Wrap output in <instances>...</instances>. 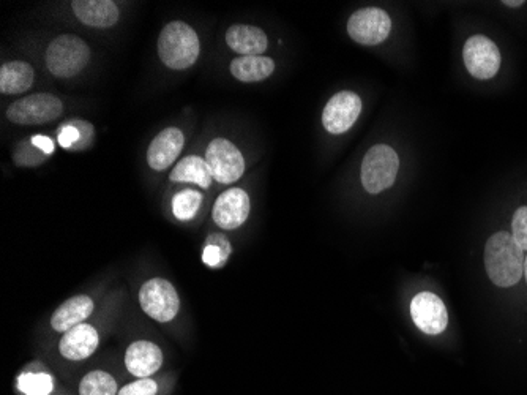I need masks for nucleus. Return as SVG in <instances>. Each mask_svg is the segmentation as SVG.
<instances>
[{
	"label": "nucleus",
	"instance_id": "9d476101",
	"mask_svg": "<svg viewBox=\"0 0 527 395\" xmlns=\"http://www.w3.org/2000/svg\"><path fill=\"white\" fill-rule=\"evenodd\" d=\"M362 98L354 92L343 91L333 95L322 111V125L332 135L351 130L362 113Z\"/></svg>",
	"mask_w": 527,
	"mask_h": 395
},
{
	"label": "nucleus",
	"instance_id": "7ed1b4c3",
	"mask_svg": "<svg viewBox=\"0 0 527 395\" xmlns=\"http://www.w3.org/2000/svg\"><path fill=\"white\" fill-rule=\"evenodd\" d=\"M89 61V45L78 35H59L46 49V67L57 78L79 75Z\"/></svg>",
	"mask_w": 527,
	"mask_h": 395
},
{
	"label": "nucleus",
	"instance_id": "6e6552de",
	"mask_svg": "<svg viewBox=\"0 0 527 395\" xmlns=\"http://www.w3.org/2000/svg\"><path fill=\"white\" fill-rule=\"evenodd\" d=\"M206 162L215 181L232 184L239 181L245 173V160L231 141L217 138L207 147Z\"/></svg>",
	"mask_w": 527,
	"mask_h": 395
},
{
	"label": "nucleus",
	"instance_id": "cd10ccee",
	"mask_svg": "<svg viewBox=\"0 0 527 395\" xmlns=\"http://www.w3.org/2000/svg\"><path fill=\"white\" fill-rule=\"evenodd\" d=\"M512 236L516 244L527 252V206L520 207L513 215Z\"/></svg>",
	"mask_w": 527,
	"mask_h": 395
},
{
	"label": "nucleus",
	"instance_id": "2eb2a0df",
	"mask_svg": "<svg viewBox=\"0 0 527 395\" xmlns=\"http://www.w3.org/2000/svg\"><path fill=\"white\" fill-rule=\"evenodd\" d=\"M163 365L160 347L147 340L131 343L125 353V367L136 378H149Z\"/></svg>",
	"mask_w": 527,
	"mask_h": 395
},
{
	"label": "nucleus",
	"instance_id": "b1692460",
	"mask_svg": "<svg viewBox=\"0 0 527 395\" xmlns=\"http://www.w3.org/2000/svg\"><path fill=\"white\" fill-rule=\"evenodd\" d=\"M202 195L198 190H182L172 198V214L180 222H188L201 209Z\"/></svg>",
	"mask_w": 527,
	"mask_h": 395
},
{
	"label": "nucleus",
	"instance_id": "f03ea898",
	"mask_svg": "<svg viewBox=\"0 0 527 395\" xmlns=\"http://www.w3.org/2000/svg\"><path fill=\"white\" fill-rule=\"evenodd\" d=\"M201 53V43L193 27L184 21H172L158 37V56L172 70H187L195 65Z\"/></svg>",
	"mask_w": 527,
	"mask_h": 395
},
{
	"label": "nucleus",
	"instance_id": "f3484780",
	"mask_svg": "<svg viewBox=\"0 0 527 395\" xmlns=\"http://www.w3.org/2000/svg\"><path fill=\"white\" fill-rule=\"evenodd\" d=\"M226 43L232 51L242 56H261L266 53L269 40L266 32L259 27L236 24L226 32Z\"/></svg>",
	"mask_w": 527,
	"mask_h": 395
},
{
	"label": "nucleus",
	"instance_id": "2f4dec72",
	"mask_svg": "<svg viewBox=\"0 0 527 395\" xmlns=\"http://www.w3.org/2000/svg\"><path fill=\"white\" fill-rule=\"evenodd\" d=\"M524 279H526V283H527V256L526 258H524Z\"/></svg>",
	"mask_w": 527,
	"mask_h": 395
},
{
	"label": "nucleus",
	"instance_id": "c85d7f7f",
	"mask_svg": "<svg viewBox=\"0 0 527 395\" xmlns=\"http://www.w3.org/2000/svg\"><path fill=\"white\" fill-rule=\"evenodd\" d=\"M158 386L150 378H139L138 381L127 384L125 388L120 389L117 395H157Z\"/></svg>",
	"mask_w": 527,
	"mask_h": 395
},
{
	"label": "nucleus",
	"instance_id": "bb28decb",
	"mask_svg": "<svg viewBox=\"0 0 527 395\" xmlns=\"http://www.w3.org/2000/svg\"><path fill=\"white\" fill-rule=\"evenodd\" d=\"M48 155L43 154L32 140L19 141L13 152V160L16 165L23 166V168H34V166L42 165L48 160Z\"/></svg>",
	"mask_w": 527,
	"mask_h": 395
},
{
	"label": "nucleus",
	"instance_id": "0eeeda50",
	"mask_svg": "<svg viewBox=\"0 0 527 395\" xmlns=\"http://www.w3.org/2000/svg\"><path fill=\"white\" fill-rule=\"evenodd\" d=\"M392 31V19L382 8H360L348 21V34L363 46L381 45Z\"/></svg>",
	"mask_w": 527,
	"mask_h": 395
},
{
	"label": "nucleus",
	"instance_id": "5701e85b",
	"mask_svg": "<svg viewBox=\"0 0 527 395\" xmlns=\"http://www.w3.org/2000/svg\"><path fill=\"white\" fill-rule=\"evenodd\" d=\"M117 383L109 373L94 370L79 384V395H117Z\"/></svg>",
	"mask_w": 527,
	"mask_h": 395
},
{
	"label": "nucleus",
	"instance_id": "6ab92c4d",
	"mask_svg": "<svg viewBox=\"0 0 527 395\" xmlns=\"http://www.w3.org/2000/svg\"><path fill=\"white\" fill-rule=\"evenodd\" d=\"M57 141H59L60 147H64L67 151H87V149L94 146V125L90 124L86 119H79V117L68 119L64 124L60 125Z\"/></svg>",
	"mask_w": 527,
	"mask_h": 395
},
{
	"label": "nucleus",
	"instance_id": "412c9836",
	"mask_svg": "<svg viewBox=\"0 0 527 395\" xmlns=\"http://www.w3.org/2000/svg\"><path fill=\"white\" fill-rule=\"evenodd\" d=\"M171 182H180V184H195L201 189H209L214 181V176L210 173L209 165L206 158L190 155L180 160L176 168L169 174Z\"/></svg>",
	"mask_w": 527,
	"mask_h": 395
},
{
	"label": "nucleus",
	"instance_id": "c756f323",
	"mask_svg": "<svg viewBox=\"0 0 527 395\" xmlns=\"http://www.w3.org/2000/svg\"><path fill=\"white\" fill-rule=\"evenodd\" d=\"M32 140V143L35 144V146L40 149V151L43 152V154L51 155L54 152V141L49 138V136H43V135H35L30 138Z\"/></svg>",
	"mask_w": 527,
	"mask_h": 395
},
{
	"label": "nucleus",
	"instance_id": "f257e3e1",
	"mask_svg": "<svg viewBox=\"0 0 527 395\" xmlns=\"http://www.w3.org/2000/svg\"><path fill=\"white\" fill-rule=\"evenodd\" d=\"M524 258V250L510 233L499 231L486 242V274L496 286L510 288L520 282L524 274Z\"/></svg>",
	"mask_w": 527,
	"mask_h": 395
},
{
	"label": "nucleus",
	"instance_id": "423d86ee",
	"mask_svg": "<svg viewBox=\"0 0 527 395\" xmlns=\"http://www.w3.org/2000/svg\"><path fill=\"white\" fill-rule=\"evenodd\" d=\"M139 304L146 315L160 323H169L176 318L180 309L179 294L171 282L152 279L139 290Z\"/></svg>",
	"mask_w": 527,
	"mask_h": 395
},
{
	"label": "nucleus",
	"instance_id": "20e7f679",
	"mask_svg": "<svg viewBox=\"0 0 527 395\" xmlns=\"http://www.w3.org/2000/svg\"><path fill=\"white\" fill-rule=\"evenodd\" d=\"M400 170V157L387 144L371 147L362 162L363 189L371 195H378L390 189Z\"/></svg>",
	"mask_w": 527,
	"mask_h": 395
},
{
	"label": "nucleus",
	"instance_id": "9b49d317",
	"mask_svg": "<svg viewBox=\"0 0 527 395\" xmlns=\"http://www.w3.org/2000/svg\"><path fill=\"white\" fill-rule=\"evenodd\" d=\"M411 316L415 326L427 335H439L449 326V313L436 294L419 293L411 302Z\"/></svg>",
	"mask_w": 527,
	"mask_h": 395
},
{
	"label": "nucleus",
	"instance_id": "ddd939ff",
	"mask_svg": "<svg viewBox=\"0 0 527 395\" xmlns=\"http://www.w3.org/2000/svg\"><path fill=\"white\" fill-rule=\"evenodd\" d=\"M185 136L179 128H165L155 136L147 149V163L154 171L168 170L184 149Z\"/></svg>",
	"mask_w": 527,
	"mask_h": 395
},
{
	"label": "nucleus",
	"instance_id": "4be33fe9",
	"mask_svg": "<svg viewBox=\"0 0 527 395\" xmlns=\"http://www.w3.org/2000/svg\"><path fill=\"white\" fill-rule=\"evenodd\" d=\"M275 72V62L266 56H240L231 62V73L240 83H259Z\"/></svg>",
	"mask_w": 527,
	"mask_h": 395
},
{
	"label": "nucleus",
	"instance_id": "a878e982",
	"mask_svg": "<svg viewBox=\"0 0 527 395\" xmlns=\"http://www.w3.org/2000/svg\"><path fill=\"white\" fill-rule=\"evenodd\" d=\"M19 391L26 395H49L53 392V378L45 372H26L19 375Z\"/></svg>",
	"mask_w": 527,
	"mask_h": 395
},
{
	"label": "nucleus",
	"instance_id": "f8f14e48",
	"mask_svg": "<svg viewBox=\"0 0 527 395\" xmlns=\"http://www.w3.org/2000/svg\"><path fill=\"white\" fill-rule=\"evenodd\" d=\"M250 211V196L245 190L236 187L218 196L212 217L221 230L231 231L247 222Z\"/></svg>",
	"mask_w": 527,
	"mask_h": 395
},
{
	"label": "nucleus",
	"instance_id": "393cba45",
	"mask_svg": "<svg viewBox=\"0 0 527 395\" xmlns=\"http://www.w3.org/2000/svg\"><path fill=\"white\" fill-rule=\"evenodd\" d=\"M231 255V244L228 239L221 234H214L207 239L206 249L202 253V261L209 268L220 269L225 266Z\"/></svg>",
	"mask_w": 527,
	"mask_h": 395
},
{
	"label": "nucleus",
	"instance_id": "a211bd4d",
	"mask_svg": "<svg viewBox=\"0 0 527 395\" xmlns=\"http://www.w3.org/2000/svg\"><path fill=\"white\" fill-rule=\"evenodd\" d=\"M92 312H94V301L89 296H84V294L73 296L72 299H68L60 305L59 309L51 316V326H53L54 331L65 334L70 329L83 324V321H86Z\"/></svg>",
	"mask_w": 527,
	"mask_h": 395
},
{
	"label": "nucleus",
	"instance_id": "39448f33",
	"mask_svg": "<svg viewBox=\"0 0 527 395\" xmlns=\"http://www.w3.org/2000/svg\"><path fill=\"white\" fill-rule=\"evenodd\" d=\"M64 113V105L51 94H34L12 103L7 110L8 121L18 125H43L56 121Z\"/></svg>",
	"mask_w": 527,
	"mask_h": 395
},
{
	"label": "nucleus",
	"instance_id": "dca6fc26",
	"mask_svg": "<svg viewBox=\"0 0 527 395\" xmlns=\"http://www.w3.org/2000/svg\"><path fill=\"white\" fill-rule=\"evenodd\" d=\"M72 8L86 26L108 29L119 21V8L111 0H75Z\"/></svg>",
	"mask_w": 527,
	"mask_h": 395
},
{
	"label": "nucleus",
	"instance_id": "4468645a",
	"mask_svg": "<svg viewBox=\"0 0 527 395\" xmlns=\"http://www.w3.org/2000/svg\"><path fill=\"white\" fill-rule=\"evenodd\" d=\"M100 345V335L90 324H79L76 328L65 332L60 339L59 351L68 361H83L90 358Z\"/></svg>",
	"mask_w": 527,
	"mask_h": 395
},
{
	"label": "nucleus",
	"instance_id": "7c9ffc66",
	"mask_svg": "<svg viewBox=\"0 0 527 395\" xmlns=\"http://www.w3.org/2000/svg\"><path fill=\"white\" fill-rule=\"evenodd\" d=\"M504 5H507V7H512V8H515V7H521V5H524V2L523 0H505L504 2Z\"/></svg>",
	"mask_w": 527,
	"mask_h": 395
},
{
	"label": "nucleus",
	"instance_id": "aec40b11",
	"mask_svg": "<svg viewBox=\"0 0 527 395\" xmlns=\"http://www.w3.org/2000/svg\"><path fill=\"white\" fill-rule=\"evenodd\" d=\"M34 79L32 65L24 61L7 62L0 68V92L4 95L24 94L32 87Z\"/></svg>",
	"mask_w": 527,
	"mask_h": 395
},
{
	"label": "nucleus",
	"instance_id": "1a4fd4ad",
	"mask_svg": "<svg viewBox=\"0 0 527 395\" xmlns=\"http://www.w3.org/2000/svg\"><path fill=\"white\" fill-rule=\"evenodd\" d=\"M464 65L474 78L491 79L501 68V53L496 43L485 35H474L464 43Z\"/></svg>",
	"mask_w": 527,
	"mask_h": 395
}]
</instances>
